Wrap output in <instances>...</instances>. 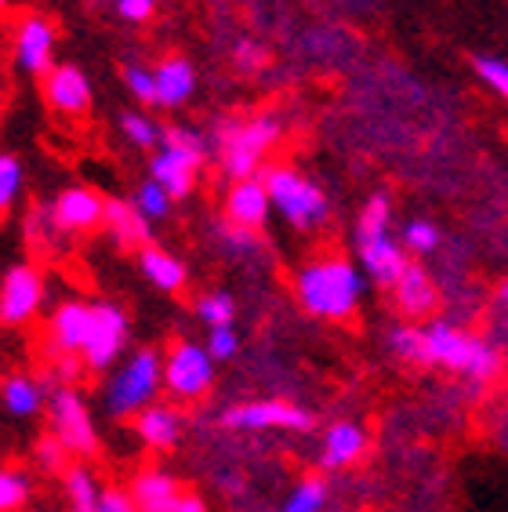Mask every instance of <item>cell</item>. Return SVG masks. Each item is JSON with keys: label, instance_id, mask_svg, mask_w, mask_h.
Returning a JSON list of instances; mask_svg holds the SVG:
<instances>
[{"label": "cell", "instance_id": "6da1fadb", "mask_svg": "<svg viewBox=\"0 0 508 512\" xmlns=\"http://www.w3.org/2000/svg\"><path fill=\"white\" fill-rule=\"evenodd\" d=\"M367 295V273L342 255H323L294 269V298L316 320L345 324Z\"/></svg>", "mask_w": 508, "mask_h": 512}, {"label": "cell", "instance_id": "7a4b0ae2", "mask_svg": "<svg viewBox=\"0 0 508 512\" xmlns=\"http://www.w3.org/2000/svg\"><path fill=\"white\" fill-rule=\"evenodd\" d=\"M425 353H429V367L454 371L472 385H490L505 371V353L498 345L443 316L425 324Z\"/></svg>", "mask_w": 508, "mask_h": 512}, {"label": "cell", "instance_id": "3957f363", "mask_svg": "<svg viewBox=\"0 0 508 512\" xmlns=\"http://www.w3.org/2000/svg\"><path fill=\"white\" fill-rule=\"evenodd\" d=\"M160 393H164V356L146 345L120 360V367L109 375L102 407L113 422H135L142 411L160 404Z\"/></svg>", "mask_w": 508, "mask_h": 512}, {"label": "cell", "instance_id": "277c9868", "mask_svg": "<svg viewBox=\"0 0 508 512\" xmlns=\"http://www.w3.org/2000/svg\"><path fill=\"white\" fill-rule=\"evenodd\" d=\"M276 138H280V120L269 113L247 120H225L215 135L218 164H222L225 178H233V182L258 178V171H265V153L276 146Z\"/></svg>", "mask_w": 508, "mask_h": 512}, {"label": "cell", "instance_id": "5b68a950", "mask_svg": "<svg viewBox=\"0 0 508 512\" xmlns=\"http://www.w3.org/2000/svg\"><path fill=\"white\" fill-rule=\"evenodd\" d=\"M262 182L269 189L273 211L284 218L287 226L298 233H316V229L331 218V200L316 186L313 178H305L302 171L287 168V164H269L262 171Z\"/></svg>", "mask_w": 508, "mask_h": 512}, {"label": "cell", "instance_id": "8992f818", "mask_svg": "<svg viewBox=\"0 0 508 512\" xmlns=\"http://www.w3.org/2000/svg\"><path fill=\"white\" fill-rule=\"evenodd\" d=\"M207 160V138L193 128H167L164 146L149 160V178L171 193V200H186L196 186V175Z\"/></svg>", "mask_w": 508, "mask_h": 512}, {"label": "cell", "instance_id": "52a82bcc", "mask_svg": "<svg viewBox=\"0 0 508 512\" xmlns=\"http://www.w3.org/2000/svg\"><path fill=\"white\" fill-rule=\"evenodd\" d=\"M48 425H51V436H55L73 458H95L98 454L95 418H91V407H88V400L80 396L77 385H51Z\"/></svg>", "mask_w": 508, "mask_h": 512}, {"label": "cell", "instance_id": "ba28073f", "mask_svg": "<svg viewBox=\"0 0 508 512\" xmlns=\"http://www.w3.org/2000/svg\"><path fill=\"white\" fill-rule=\"evenodd\" d=\"M215 389V360L200 342H175L164 353V393L175 404H196Z\"/></svg>", "mask_w": 508, "mask_h": 512}, {"label": "cell", "instance_id": "9c48e42d", "mask_svg": "<svg viewBox=\"0 0 508 512\" xmlns=\"http://www.w3.org/2000/svg\"><path fill=\"white\" fill-rule=\"evenodd\" d=\"M218 422L233 433H309L313 414L287 400H247L225 407Z\"/></svg>", "mask_w": 508, "mask_h": 512}, {"label": "cell", "instance_id": "30bf717a", "mask_svg": "<svg viewBox=\"0 0 508 512\" xmlns=\"http://www.w3.org/2000/svg\"><path fill=\"white\" fill-rule=\"evenodd\" d=\"M44 306V276L30 262H15L0 276V324L26 327Z\"/></svg>", "mask_w": 508, "mask_h": 512}, {"label": "cell", "instance_id": "8fae6325", "mask_svg": "<svg viewBox=\"0 0 508 512\" xmlns=\"http://www.w3.org/2000/svg\"><path fill=\"white\" fill-rule=\"evenodd\" d=\"M127 338H131V320L124 309L117 302H95V320H91V335L80 364L88 371H106L124 356Z\"/></svg>", "mask_w": 508, "mask_h": 512}, {"label": "cell", "instance_id": "7c38bea8", "mask_svg": "<svg viewBox=\"0 0 508 512\" xmlns=\"http://www.w3.org/2000/svg\"><path fill=\"white\" fill-rule=\"evenodd\" d=\"M392 302H396V313L403 316V324H429V320H436V309H440V287H436L429 269L411 258V266L403 269V276L392 287Z\"/></svg>", "mask_w": 508, "mask_h": 512}, {"label": "cell", "instance_id": "4fadbf2b", "mask_svg": "<svg viewBox=\"0 0 508 512\" xmlns=\"http://www.w3.org/2000/svg\"><path fill=\"white\" fill-rule=\"evenodd\" d=\"M55 55V26L44 15H22L15 30V66L30 77H48Z\"/></svg>", "mask_w": 508, "mask_h": 512}, {"label": "cell", "instance_id": "5bb4252c", "mask_svg": "<svg viewBox=\"0 0 508 512\" xmlns=\"http://www.w3.org/2000/svg\"><path fill=\"white\" fill-rule=\"evenodd\" d=\"M356 251H360V269L367 273V280L378 287H396L403 269L411 266V255H407L403 240H396L392 233L356 240Z\"/></svg>", "mask_w": 508, "mask_h": 512}, {"label": "cell", "instance_id": "9a60e30c", "mask_svg": "<svg viewBox=\"0 0 508 512\" xmlns=\"http://www.w3.org/2000/svg\"><path fill=\"white\" fill-rule=\"evenodd\" d=\"M51 404V385L37 375H26V371H11V375L0 378V407L8 418L15 422H33V418H48Z\"/></svg>", "mask_w": 508, "mask_h": 512}, {"label": "cell", "instance_id": "2e32d148", "mask_svg": "<svg viewBox=\"0 0 508 512\" xmlns=\"http://www.w3.org/2000/svg\"><path fill=\"white\" fill-rule=\"evenodd\" d=\"M51 215H55L59 233H91L106 226V197H98L88 186H69L55 197Z\"/></svg>", "mask_w": 508, "mask_h": 512}, {"label": "cell", "instance_id": "e0dca14e", "mask_svg": "<svg viewBox=\"0 0 508 512\" xmlns=\"http://www.w3.org/2000/svg\"><path fill=\"white\" fill-rule=\"evenodd\" d=\"M91 320H95V302H62L48 320V342L51 349L69 360V356H84V345L91 335Z\"/></svg>", "mask_w": 508, "mask_h": 512}, {"label": "cell", "instance_id": "ac0fdd59", "mask_svg": "<svg viewBox=\"0 0 508 512\" xmlns=\"http://www.w3.org/2000/svg\"><path fill=\"white\" fill-rule=\"evenodd\" d=\"M371 440L360 422H334L320 440V469L323 473H345L363 462Z\"/></svg>", "mask_w": 508, "mask_h": 512}, {"label": "cell", "instance_id": "d6986e66", "mask_svg": "<svg viewBox=\"0 0 508 512\" xmlns=\"http://www.w3.org/2000/svg\"><path fill=\"white\" fill-rule=\"evenodd\" d=\"M269 189H265L262 175L258 178H244V182H233L229 193H225V222H233L240 229H258L269 222Z\"/></svg>", "mask_w": 508, "mask_h": 512}, {"label": "cell", "instance_id": "ffe728a7", "mask_svg": "<svg viewBox=\"0 0 508 512\" xmlns=\"http://www.w3.org/2000/svg\"><path fill=\"white\" fill-rule=\"evenodd\" d=\"M135 433L149 451H175L178 440L186 436V414L178 404H153L149 411H142L135 418Z\"/></svg>", "mask_w": 508, "mask_h": 512}, {"label": "cell", "instance_id": "44dd1931", "mask_svg": "<svg viewBox=\"0 0 508 512\" xmlns=\"http://www.w3.org/2000/svg\"><path fill=\"white\" fill-rule=\"evenodd\" d=\"M44 99L59 109V113H66V117H84L91 109V84L84 77V69L55 66L44 77Z\"/></svg>", "mask_w": 508, "mask_h": 512}, {"label": "cell", "instance_id": "7402d4cb", "mask_svg": "<svg viewBox=\"0 0 508 512\" xmlns=\"http://www.w3.org/2000/svg\"><path fill=\"white\" fill-rule=\"evenodd\" d=\"M106 233L120 247H153V222L135 207V200H106Z\"/></svg>", "mask_w": 508, "mask_h": 512}, {"label": "cell", "instance_id": "603a6c76", "mask_svg": "<svg viewBox=\"0 0 508 512\" xmlns=\"http://www.w3.org/2000/svg\"><path fill=\"white\" fill-rule=\"evenodd\" d=\"M131 498H135L138 512H167L171 505H175V498L182 494V487H178V480L167 469H160V465H146V469H138L135 476H131Z\"/></svg>", "mask_w": 508, "mask_h": 512}, {"label": "cell", "instance_id": "cb8c5ba5", "mask_svg": "<svg viewBox=\"0 0 508 512\" xmlns=\"http://www.w3.org/2000/svg\"><path fill=\"white\" fill-rule=\"evenodd\" d=\"M138 269H142V276H146L157 291H164V295H178L189 280L186 262L175 258L171 251H164V247H157V244L146 247V251H138Z\"/></svg>", "mask_w": 508, "mask_h": 512}, {"label": "cell", "instance_id": "d4e9b609", "mask_svg": "<svg viewBox=\"0 0 508 512\" xmlns=\"http://www.w3.org/2000/svg\"><path fill=\"white\" fill-rule=\"evenodd\" d=\"M196 91V69L186 55H167L164 62L157 66V95L160 106L175 109L189 99Z\"/></svg>", "mask_w": 508, "mask_h": 512}, {"label": "cell", "instance_id": "484cf974", "mask_svg": "<svg viewBox=\"0 0 508 512\" xmlns=\"http://www.w3.org/2000/svg\"><path fill=\"white\" fill-rule=\"evenodd\" d=\"M106 487L98 483V476L91 473L84 462H73L62 476V498H66L69 512H98Z\"/></svg>", "mask_w": 508, "mask_h": 512}, {"label": "cell", "instance_id": "4316f807", "mask_svg": "<svg viewBox=\"0 0 508 512\" xmlns=\"http://www.w3.org/2000/svg\"><path fill=\"white\" fill-rule=\"evenodd\" d=\"M389 353L411 367H429V353H425V324H396L392 327Z\"/></svg>", "mask_w": 508, "mask_h": 512}, {"label": "cell", "instance_id": "83f0119b", "mask_svg": "<svg viewBox=\"0 0 508 512\" xmlns=\"http://www.w3.org/2000/svg\"><path fill=\"white\" fill-rule=\"evenodd\" d=\"M327 502H331V487L316 473L294 483V491L287 494V502L280 505V512H327Z\"/></svg>", "mask_w": 508, "mask_h": 512}, {"label": "cell", "instance_id": "f1b7e54d", "mask_svg": "<svg viewBox=\"0 0 508 512\" xmlns=\"http://www.w3.org/2000/svg\"><path fill=\"white\" fill-rule=\"evenodd\" d=\"M33 480L22 465H4L0 469V512H22L30 505Z\"/></svg>", "mask_w": 508, "mask_h": 512}, {"label": "cell", "instance_id": "f546056e", "mask_svg": "<svg viewBox=\"0 0 508 512\" xmlns=\"http://www.w3.org/2000/svg\"><path fill=\"white\" fill-rule=\"evenodd\" d=\"M381 233H392V200L389 193H371L356 218V240L381 237Z\"/></svg>", "mask_w": 508, "mask_h": 512}, {"label": "cell", "instance_id": "4dcf8cb0", "mask_svg": "<svg viewBox=\"0 0 508 512\" xmlns=\"http://www.w3.org/2000/svg\"><path fill=\"white\" fill-rule=\"evenodd\" d=\"M196 316H200V324L207 331H215V327H233L236 320V302L229 291H207V295L196 298Z\"/></svg>", "mask_w": 508, "mask_h": 512}, {"label": "cell", "instance_id": "1f68e13d", "mask_svg": "<svg viewBox=\"0 0 508 512\" xmlns=\"http://www.w3.org/2000/svg\"><path fill=\"white\" fill-rule=\"evenodd\" d=\"M403 247H407V255H436L443 244V229L429 218H411L400 233Z\"/></svg>", "mask_w": 508, "mask_h": 512}, {"label": "cell", "instance_id": "d6a6232c", "mask_svg": "<svg viewBox=\"0 0 508 512\" xmlns=\"http://www.w3.org/2000/svg\"><path fill=\"white\" fill-rule=\"evenodd\" d=\"M30 462L37 473H48V476H66V469L73 465V454L55 440V436H37V444H33Z\"/></svg>", "mask_w": 508, "mask_h": 512}, {"label": "cell", "instance_id": "836d02e7", "mask_svg": "<svg viewBox=\"0 0 508 512\" xmlns=\"http://www.w3.org/2000/svg\"><path fill=\"white\" fill-rule=\"evenodd\" d=\"M120 131L131 146L138 149H153V146H164V131L157 120H149L146 113H138V109H127L124 117H120Z\"/></svg>", "mask_w": 508, "mask_h": 512}, {"label": "cell", "instance_id": "e575fe53", "mask_svg": "<svg viewBox=\"0 0 508 512\" xmlns=\"http://www.w3.org/2000/svg\"><path fill=\"white\" fill-rule=\"evenodd\" d=\"M131 200H135V207L149 218V222H164V218L171 215V207H175L171 193H167V189L160 186V182H153V178L138 182L135 197H131Z\"/></svg>", "mask_w": 508, "mask_h": 512}, {"label": "cell", "instance_id": "d590c367", "mask_svg": "<svg viewBox=\"0 0 508 512\" xmlns=\"http://www.w3.org/2000/svg\"><path fill=\"white\" fill-rule=\"evenodd\" d=\"M124 84H127V91L142 102V106H160L157 69L142 66V62H127V66H124Z\"/></svg>", "mask_w": 508, "mask_h": 512}, {"label": "cell", "instance_id": "8d00e7d4", "mask_svg": "<svg viewBox=\"0 0 508 512\" xmlns=\"http://www.w3.org/2000/svg\"><path fill=\"white\" fill-rule=\"evenodd\" d=\"M472 69H476V77L487 84L494 95L508 102V62L498 59V55H472Z\"/></svg>", "mask_w": 508, "mask_h": 512}, {"label": "cell", "instance_id": "74e56055", "mask_svg": "<svg viewBox=\"0 0 508 512\" xmlns=\"http://www.w3.org/2000/svg\"><path fill=\"white\" fill-rule=\"evenodd\" d=\"M22 193V164L15 153L0 157V211H11Z\"/></svg>", "mask_w": 508, "mask_h": 512}, {"label": "cell", "instance_id": "f35d334b", "mask_svg": "<svg viewBox=\"0 0 508 512\" xmlns=\"http://www.w3.org/2000/svg\"><path fill=\"white\" fill-rule=\"evenodd\" d=\"M22 233H26V244H30V247L48 244L51 233H59L51 207H30V215H26V222H22Z\"/></svg>", "mask_w": 508, "mask_h": 512}, {"label": "cell", "instance_id": "ab89813d", "mask_svg": "<svg viewBox=\"0 0 508 512\" xmlns=\"http://www.w3.org/2000/svg\"><path fill=\"white\" fill-rule=\"evenodd\" d=\"M204 345L215 364H229V360L240 353V335H236L233 327H215V331H207Z\"/></svg>", "mask_w": 508, "mask_h": 512}, {"label": "cell", "instance_id": "60d3db41", "mask_svg": "<svg viewBox=\"0 0 508 512\" xmlns=\"http://www.w3.org/2000/svg\"><path fill=\"white\" fill-rule=\"evenodd\" d=\"M218 237H222L225 251H229V255H236V258H247V255H254V251H258V237H254V229H240V226H233V222H225Z\"/></svg>", "mask_w": 508, "mask_h": 512}, {"label": "cell", "instance_id": "b9f144b4", "mask_svg": "<svg viewBox=\"0 0 508 512\" xmlns=\"http://www.w3.org/2000/svg\"><path fill=\"white\" fill-rule=\"evenodd\" d=\"M233 62L244 69V73H258V69L265 66V48L262 44H254V40H236Z\"/></svg>", "mask_w": 508, "mask_h": 512}, {"label": "cell", "instance_id": "7bdbcfd3", "mask_svg": "<svg viewBox=\"0 0 508 512\" xmlns=\"http://www.w3.org/2000/svg\"><path fill=\"white\" fill-rule=\"evenodd\" d=\"M113 8L124 22H149L157 11V0H113Z\"/></svg>", "mask_w": 508, "mask_h": 512}, {"label": "cell", "instance_id": "ee69618b", "mask_svg": "<svg viewBox=\"0 0 508 512\" xmlns=\"http://www.w3.org/2000/svg\"><path fill=\"white\" fill-rule=\"evenodd\" d=\"M98 512H138V505L131 498V491H124V487H106Z\"/></svg>", "mask_w": 508, "mask_h": 512}, {"label": "cell", "instance_id": "f6af8a7d", "mask_svg": "<svg viewBox=\"0 0 508 512\" xmlns=\"http://www.w3.org/2000/svg\"><path fill=\"white\" fill-rule=\"evenodd\" d=\"M167 512H211L207 509V502L204 498H200V494H193V491H182L175 498V505H171V509Z\"/></svg>", "mask_w": 508, "mask_h": 512}, {"label": "cell", "instance_id": "bcb514c9", "mask_svg": "<svg viewBox=\"0 0 508 512\" xmlns=\"http://www.w3.org/2000/svg\"><path fill=\"white\" fill-rule=\"evenodd\" d=\"M494 306H498V313L505 316V324H508V280H501V284H498V295H494Z\"/></svg>", "mask_w": 508, "mask_h": 512}]
</instances>
